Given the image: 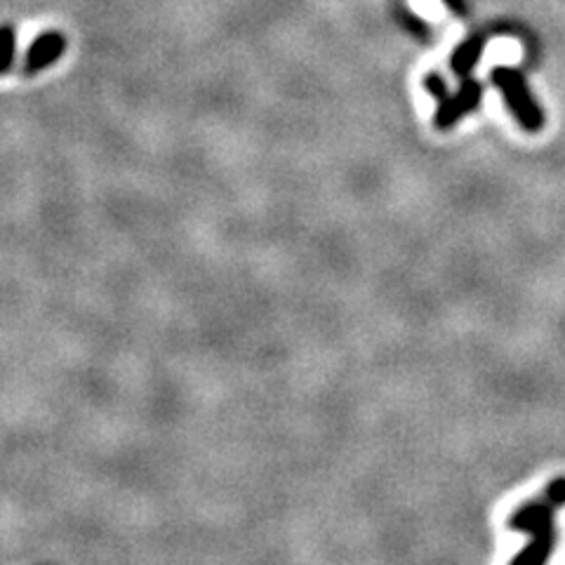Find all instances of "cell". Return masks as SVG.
<instances>
[{
	"instance_id": "obj_1",
	"label": "cell",
	"mask_w": 565,
	"mask_h": 565,
	"mask_svg": "<svg viewBox=\"0 0 565 565\" xmlns=\"http://www.w3.org/2000/svg\"><path fill=\"white\" fill-rule=\"evenodd\" d=\"M563 507H565V476H556V479H552L542 488L537 498L516 507L514 514L507 519V527L514 530V533L530 535L542 525L554 523L556 511Z\"/></svg>"
},
{
	"instance_id": "obj_2",
	"label": "cell",
	"mask_w": 565,
	"mask_h": 565,
	"mask_svg": "<svg viewBox=\"0 0 565 565\" xmlns=\"http://www.w3.org/2000/svg\"><path fill=\"white\" fill-rule=\"evenodd\" d=\"M492 81L502 90L507 109L519 120V126L527 132H540L544 128V116L533 97H530L519 71L498 66L492 71Z\"/></svg>"
},
{
	"instance_id": "obj_3",
	"label": "cell",
	"mask_w": 565,
	"mask_h": 565,
	"mask_svg": "<svg viewBox=\"0 0 565 565\" xmlns=\"http://www.w3.org/2000/svg\"><path fill=\"white\" fill-rule=\"evenodd\" d=\"M483 87L479 81L465 78L462 90L457 95H450L446 102L438 104V111L434 116V128L436 130H450L455 128L459 120H462L467 114H471L476 106L481 104Z\"/></svg>"
},
{
	"instance_id": "obj_4",
	"label": "cell",
	"mask_w": 565,
	"mask_h": 565,
	"mask_svg": "<svg viewBox=\"0 0 565 565\" xmlns=\"http://www.w3.org/2000/svg\"><path fill=\"white\" fill-rule=\"evenodd\" d=\"M66 50V35L62 31H45L35 39L26 52L24 64H22V74L24 76H35L41 71L50 68L52 64H57Z\"/></svg>"
},
{
	"instance_id": "obj_5",
	"label": "cell",
	"mask_w": 565,
	"mask_h": 565,
	"mask_svg": "<svg viewBox=\"0 0 565 565\" xmlns=\"http://www.w3.org/2000/svg\"><path fill=\"white\" fill-rule=\"evenodd\" d=\"M556 542H558V533H556V525L554 523H546L535 533H530L527 544L523 550L514 556L509 565H546L550 558L554 556L556 550Z\"/></svg>"
},
{
	"instance_id": "obj_6",
	"label": "cell",
	"mask_w": 565,
	"mask_h": 565,
	"mask_svg": "<svg viewBox=\"0 0 565 565\" xmlns=\"http://www.w3.org/2000/svg\"><path fill=\"white\" fill-rule=\"evenodd\" d=\"M483 47H486V39L483 35H471L465 43H459L452 55H450V68L459 78H469L471 68L479 64L481 55H483Z\"/></svg>"
},
{
	"instance_id": "obj_7",
	"label": "cell",
	"mask_w": 565,
	"mask_h": 565,
	"mask_svg": "<svg viewBox=\"0 0 565 565\" xmlns=\"http://www.w3.org/2000/svg\"><path fill=\"white\" fill-rule=\"evenodd\" d=\"M14 45H17L14 29H12V24H6L3 31H0V57H3V64H0V74H3V76H8L12 71Z\"/></svg>"
},
{
	"instance_id": "obj_8",
	"label": "cell",
	"mask_w": 565,
	"mask_h": 565,
	"mask_svg": "<svg viewBox=\"0 0 565 565\" xmlns=\"http://www.w3.org/2000/svg\"><path fill=\"white\" fill-rule=\"evenodd\" d=\"M424 87H427V93H429L434 99H438V104H440V102H446V99L450 97L446 81L440 78L438 74H434V71H429V74L424 76Z\"/></svg>"
},
{
	"instance_id": "obj_9",
	"label": "cell",
	"mask_w": 565,
	"mask_h": 565,
	"mask_svg": "<svg viewBox=\"0 0 565 565\" xmlns=\"http://www.w3.org/2000/svg\"><path fill=\"white\" fill-rule=\"evenodd\" d=\"M444 3L450 8V10H455V12H459V14H462L465 12V3H462V0H444Z\"/></svg>"
}]
</instances>
